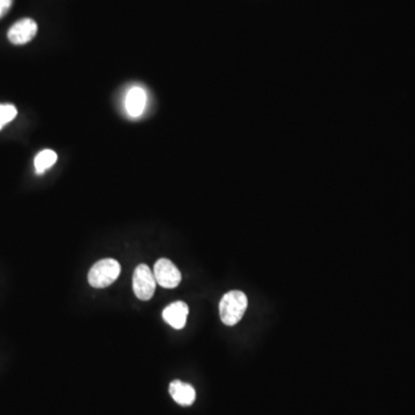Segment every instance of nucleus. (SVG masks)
<instances>
[{
	"instance_id": "1",
	"label": "nucleus",
	"mask_w": 415,
	"mask_h": 415,
	"mask_svg": "<svg viewBox=\"0 0 415 415\" xmlns=\"http://www.w3.org/2000/svg\"><path fill=\"white\" fill-rule=\"evenodd\" d=\"M248 299L241 291H230L219 303V316L225 326H235L244 317L247 310Z\"/></svg>"
},
{
	"instance_id": "2",
	"label": "nucleus",
	"mask_w": 415,
	"mask_h": 415,
	"mask_svg": "<svg viewBox=\"0 0 415 415\" xmlns=\"http://www.w3.org/2000/svg\"><path fill=\"white\" fill-rule=\"evenodd\" d=\"M122 267L118 261L104 259L92 265L88 274V282L95 289H104L118 279Z\"/></svg>"
},
{
	"instance_id": "3",
	"label": "nucleus",
	"mask_w": 415,
	"mask_h": 415,
	"mask_svg": "<svg viewBox=\"0 0 415 415\" xmlns=\"http://www.w3.org/2000/svg\"><path fill=\"white\" fill-rule=\"evenodd\" d=\"M155 276L147 264H140L133 274V291L142 301L152 299L156 291Z\"/></svg>"
},
{
	"instance_id": "4",
	"label": "nucleus",
	"mask_w": 415,
	"mask_h": 415,
	"mask_svg": "<svg viewBox=\"0 0 415 415\" xmlns=\"http://www.w3.org/2000/svg\"><path fill=\"white\" fill-rule=\"evenodd\" d=\"M152 272L157 284L164 289H175L182 282V272L168 259H159Z\"/></svg>"
},
{
	"instance_id": "5",
	"label": "nucleus",
	"mask_w": 415,
	"mask_h": 415,
	"mask_svg": "<svg viewBox=\"0 0 415 415\" xmlns=\"http://www.w3.org/2000/svg\"><path fill=\"white\" fill-rule=\"evenodd\" d=\"M36 34L37 23L33 19L26 17V19L17 21L10 27L7 37H8L10 43L22 45V44L28 43L33 40L34 37L36 36Z\"/></svg>"
},
{
	"instance_id": "6",
	"label": "nucleus",
	"mask_w": 415,
	"mask_h": 415,
	"mask_svg": "<svg viewBox=\"0 0 415 415\" xmlns=\"http://www.w3.org/2000/svg\"><path fill=\"white\" fill-rule=\"evenodd\" d=\"M147 106V92L141 87H133L125 99L126 112L132 118L141 117Z\"/></svg>"
},
{
	"instance_id": "7",
	"label": "nucleus",
	"mask_w": 415,
	"mask_h": 415,
	"mask_svg": "<svg viewBox=\"0 0 415 415\" xmlns=\"http://www.w3.org/2000/svg\"><path fill=\"white\" fill-rule=\"evenodd\" d=\"M188 306L182 301H177V303L168 305L164 310H163V319L166 322L175 328V329L180 330L186 326V321L188 316Z\"/></svg>"
},
{
	"instance_id": "8",
	"label": "nucleus",
	"mask_w": 415,
	"mask_h": 415,
	"mask_svg": "<svg viewBox=\"0 0 415 415\" xmlns=\"http://www.w3.org/2000/svg\"><path fill=\"white\" fill-rule=\"evenodd\" d=\"M170 395L177 404L182 406H191L194 404L196 398V392L194 388L188 383L182 382L175 379L170 384L168 388Z\"/></svg>"
},
{
	"instance_id": "9",
	"label": "nucleus",
	"mask_w": 415,
	"mask_h": 415,
	"mask_svg": "<svg viewBox=\"0 0 415 415\" xmlns=\"http://www.w3.org/2000/svg\"><path fill=\"white\" fill-rule=\"evenodd\" d=\"M57 159H58V156L53 150L46 149V150L41 152L35 157V161H34L37 173L42 175L44 172L48 171L50 168H52L53 165L56 164Z\"/></svg>"
},
{
	"instance_id": "10",
	"label": "nucleus",
	"mask_w": 415,
	"mask_h": 415,
	"mask_svg": "<svg viewBox=\"0 0 415 415\" xmlns=\"http://www.w3.org/2000/svg\"><path fill=\"white\" fill-rule=\"evenodd\" d=\"M17 115V110L12 104H0V126H5L12 122Z\"/></svg>"
},
{
	"instance_id": "11",
	"label": "nucleus",
	"mask_w": 415,
	"mask_h": 415,
	"mask_svg": "<svg viewBox=\"0 0 415 415\" xmlns=\"http://www.w3.org/2000/svg\"><path fill=\"white\" fill-rule=\"evenodd\" d=\"M13 0H0V19L10 10Z\"/></svg>"
}]
</instances>
